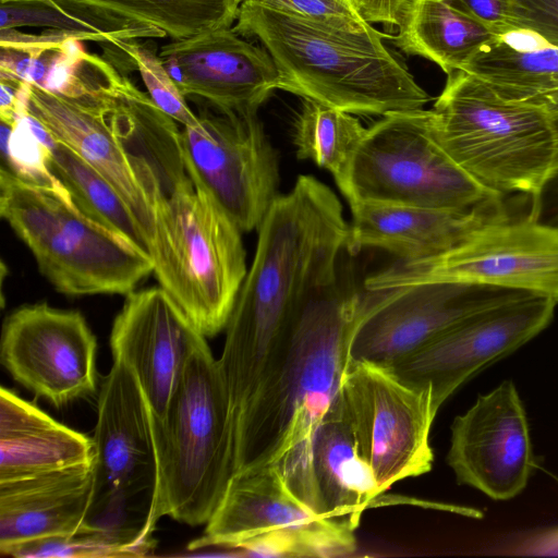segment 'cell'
<instances>
[{
	"label": "cell",
	"mask_w": 558,
	"mask_h": 558,
	"mask_svg": "<svg viewBox=\"0 0 558 558\" xmlns=\"http://www.w3.org/2000/svg\"><path fill=\"white\" fill-rule=\"evenodd\" d=\"M257 230L254 259L218 359L233 436L282 359L305 307L336 281L349 238L340 201L313 175H299L293 189L276 198Z\"/></svg>",
	"instance_id": "1"
},
{
	"label": "cell",
	"mask_w": 558,
	"mask_h": 558,
	"mask_svg": "<svg viewBox=\"0 0 558 558\" xmlns=\"http://www.w3.org/2000/svg\"><path fill=\"white\" fill-rule=\"evenodd\" d=\"M364 296V286L359 289L353 275L340 266L336 281L302 313L234 442L235 472L275 468L292 493L317 514L313 440L352 357Z\"/></svg>",
	"instance_id": "2"
},
{
	"label": "cell",
	"mask_w": 558,
	"mask_h": 558,
	"mask_svg": "<svg viewBox=\"0 0 558 558\" xmlns=\"http://www.w3.org/2000/svg\"><path fill=\"white\" fill-rule=\"evenodd\" d=\"M233 31L259 41L279 73V90L351 114L422 109L430 99L371 27L352 33L247 0Z\"/></svg>",
	"instance_id": "3"
},
{
	"label": "cell",
	"mask_w": 558,
	"mask_h": 558,
	"mask_svg": "<svg viewBox=\"0 0 558 558\" xmlns=\"http://www.w3.org/2000/svg\"><path fill=\"white\" fill-rule=\"evenodd\" d=\"M158 462L151 523L168 515L206 524L235 473L230 400L204 340L192 353L161 418L150 413Z\"/></svg>",
	"instance_id": "4"
},
{
	"label": "cell",
	"mask_w": 558,
	"mask_h": 558,
	"mask_svg": "<svg viewBox=\"0 0 558 558\" xmlns=\"http://www.w3.org/2000/svg\"><path fill=\"white\" fill-rule=\"evenodd\" d=\"M430 112L444 151L487 191L533 197L558 167V126L465 71L447 75Z\"/></svg>",
	"instance_id": "5"
},
{
	"label": "cell",
	"mask_w": 558,
	"mask_h": 558,
	"mask_svg": "<svg viewBox=\"0 0 558 558\" xmlns=\"http://www.w3.org/2000/svg\"><path fill=\"white\" fill-rule=\"evenodd\" d=\"M147 252L159 286L204 337L227 326L246 276L242 231L191 175L151 196Z\"/></svg>",
	"instance_id": "6"
},
{
	"label": "cell",
	"mask_w": 558,
	"mask_h": 558,
	"mask_svg": "<svg viewBox=\"0 0 558 558\" xmlns=\"http://www.w3.org/2000/svg\"><path fill=\"white\" fill-rule=\"evenodd\" d=\"M0 215L60 293L128 294L153 274L146 250L73 202L0 167Z\"/></svg>",
	"instance_id": "7"
},
{
	"label": "cell",
	"mask_w": 558,
	"mask_h": 558,
	"mask_svg": "<svg viewBox=\"0 0 558 558\" xmlns=\"http://www.w3.org/2000/svg\"><path fill=\"white\" fill-rule=\"evenodd\" d=\"M94 430V495L86 523L134 557L156 546L151 515L158 462L150 410L133 374L120 362L101 383Z\"/></svg>",
	"instance_id": "8"
},
{
	"label": "cell",
	"mask_w": 558,
	"mask_h": 558,
	"mask_svg": "<svg viewBox=\"0 0 558 558\" xmlns=\"http://www.w3.org/2000/svg\"><path fill=\"white\" fill-rule=\"evenodd\" d=\"M497 197L444 151L425 109L383 116L366 129L351 169L353 202L469 209Z\"/></svg>",
	"instance_id": "9"
},
{
	"label": "cell",
	"mask_w": 558,
	"mask_h": 558,
	"mask_svg": "<svg viewBox=\"0 0 558 558\" xmlns=\"http://www.w3.org/2000/svg\"><path fill=\"white\" fill-rule=\"evenodd\" d=\"M205 525L190 550L218 546L242 556L339 557L356 549V529L317 514L272 466L235 472Z\"/></svg>",
	"instance_id": "10"
},
{
	"label": "cell",
	"mask_w": 558,
	"mask_h": 558,
	"mask_svg": "<svg viewBox=\"0 0 558 558\" xmlns=\"http://www.w3.org/2000/svg\"><path fill=\"white\" fill-rule=\"evenodd\" d=\"M340 391L357 453L381 493L432 470L429 434L438 410L430 386L409 383L387 364L351 357Z\"/></svg>",
	"instance_id": "11"
},
{
	"label": "cell",
	"mask_w": 558,
	"mask_h": 558,
	"mask_svg": "<svg viewBox=\"0 0 558 558\" xmlns=\"http://www.w3.org/2000/svg\"><path fill=\"white\" fill-rule=\"evenodd\" d=\"M430 281L485 284L558 304V229L511 216L489 222L440 256L395 264L368 276L367 290Z\"/></svg>",
	"instance_id": "12"
},
{
	"label": "cell",
	"mask_w": 558,
	"mask_h": 558,
	"mask_svg": "<svg viewBox=\"0 0 558 558\" xmlns=\"http://www.w3.org/2000/svg\"><path fill=\"white\" fill-rule=\"evenodd\" d=\"M183 126L181 145L191 178L242 232L258 229L279 196V160L257 112L213 111Z\"/></svg>",
	"instance_id": "13"
},
{
	"label": "cell",
	"mask_w": 558,
	"mask_h": 558,
	"mask_svg": "<svg viewBox=\"0 0 558 558\" xmlns=\"http://www.w3.org/2000/svg\"><path fill=\"white\" fill-rule=\"evenodd\" d=\"M525 295L531 294L458 281L365 289L351 355L390 365L466 318Z\"/></svg>",
	"instance_id": "14"
},
{
	"label": "cell",
	"mask_w": 558,
	"mask_h": 558,
	"mask_svg": "<svg viewBox=\"0 0 558 558\" xmlns=\"http://www.w3.org/2000/svg\"><path fill=\"white\" fill-rule=\"evenodd\" d=\"M97 341L77 311L24 305L4 320L0 360L14 380L56 408L97 387Z\"/></svg>",
	"instance_id": "15"
},
{
	"label": "cell",
	"mask_w": 558,
	"mask_h": 558,
	"mask_svg": "<svg viewBox=\"0 0 558 558\" xmlns=\"http://www.w3.org/2000/svg\"><path fill=\"white\" fill-rule=\"evenodd\" d=\"M557 303L525 295L480 312L389 366L404 380L430 386L437 410L463 384L532 340Z\"/></svg>",
	"instance_id": "16"
},
{
	"label": "cell",
	"mask_w": 558,
	"mask_h": 558,
	"mask_svg": "<svg viewBox=\"0 0 558 558\" xmlns=\"http://www.w3.org/2000/svg\"><path fill=\"white\" fill-rule=\"evenodd\" d=\"M447 463L461 485L508 500L526 486L534 460L527 417L514 384L478 396L450 427Z\"/></svg>",
	"instance_id": "17"
},
{
	"label": "cell",
	"mask_w": 558,
	"mask_h": 558,
	"mask_svg": "<svg viewBox=\"0 0 558 558\" xmlns=\"http://www.w3.org/2000/svg\"><path fill=\"white\" fill-rule=\"evenodd\" d=\"M206 339L160 287L125 295L116 316L110 348L113 361L135 377L156 418H161L195 349Z\"/></svg>",
	"instance_id": "18"
},
{
	"label": "cell",
	"mask_w": 558,
	"mask_h": 558,
	"mask_svg": "<svg viewBox=\"0 0 558 558\" xmlns=\"http://www.w3.org/2000/svg\"><path fill=\"white\" fill-rule=\"evenodd\" d=\"M159 57L185 98H201L221 111L257 112L279 86L270 54L232 27L172 40Z\"/></svg>",
	"instance_id": "19"
},
{
	"label": "cell",
	"mask_w": 558,
	"mask_h": 558,
	"mask_svg": "<svg viewBox=\"0 0 558 558\" xmlns=\"http://www.w3.org/2000/svg\"><path fill=\"white\" fill-rule=\"evenodd\" d=\"M347 252L379 248L401 262L440 256L465 242L483 226L510 217L505 197L469 209H439L400 204L350 203Z\"/></svg>",
	"instance_id": "20"
},
{
	"label": "cell",
	"mask_w": 558,
	"mask_h": 558,
	"mask_svg": "<svg viewBox=\"0 0 558 558\" xmlns=\"http://www.w3.org/2000/svg\"><path fill=\"white\" fill-rule=\"evenodd\" d=\"M27 110L118 191L142 226L148 246L153 207L134 161L108 121L107 77L94 95L83 99L68 98L28 83Z\"/></svg>",
	"instance_id": "21"
},
{
	"label": "cell",
	"mask_w": 558,
	"mask_h": 558,
	"mask_svg": "<svg viewBox=\"0 0 558 558\" xmlns=\"http://www.w3.org/2000/svg\"><path fill=\"white\" fill-rule=\"evenodd\" d=\"M93 462L0 483V553L84 527L94 495Z\"/></svg>",
	"instance_id": "22"
},
{
	"label": "cell",
	"mask_w": 558,
	"mask_h": 558,
	"mask_svg": "<svg viewBox=\"0 0 558 558\" xmlns=\"http://www.w3.org/2000/svg\"><path fill=\"white\" fill-rule=\"evenodd\" d=\"M107 34L112 43L137 38L180 40L234 25L238 0H52Z\"/></svg>",
	"instance_id": "23"
},
{
	"label": "cell",
	"mask_w": 558,
	"mask_h": 558,
	"mask_svg": "<svg viewBox=\"0 0 558 558\" xmlns=\"http://www.w3.org/2000/svg\"><path fill=\"white\" fill-rule=\"evenodd\" d=\"M94 461V441L0 389V483Z\"/></svg>",
	"instance_id": "24"
},
{
	"label": "cell",
	"mask_w": 558,
	"mask_h": 558,
	"mask_svg": "<svg viewBox=\"0 0 558 558\" xmlns=\"http://www.w3.org/2000/svg\"><path fill=\"white\" fill-rule=\"evenodd\" d=\"M312 473L322 517L356 529L364 510L379 505L383 493L357 453L340 390L315 433Z\"/></svg>",
	"instance_id": "25"
},
{
	"label": "cell",
	"mask_w": 558,
	"mask_h": 558,
	"mask_svg": "<svg viewBox=\"0 0 558 558\" xmlns=\"http://www.w3.org/2000/svg\"><path fill=\"white\" fill-rule=\"evenodd\" d=\"M502 99L558 120V47L513 29L495 36L463 70Z\"/></svg>",
	"instance_id": "26"
},
{
	"label": "cell",
	"mask_w": 558,
	"mask_h": 558,
	"mask_svg": "<svg viewBox=\"0 0 558 558\" xmlns=\"http://www.w3.org/2000/svg\"><path fill=\"white\" fill-rule=\"evenodd\" d=\"M392 37L409 56L427 59L447 75L460 71L496 35L450 0H413Z\"/></svg>",
	"instance_id": "27"
},
{
	"label": "cell",
	"mask_w": 558,
	"mask_h": 558,
	"mask_svg": "<svg viewBox=\"0 0 558 558\" xmlns=\"http://www.w3.org/2000/svg\"><path fill=\"white\" fill-rule=\"evenodd\" d=\"M366 129L351 113L303 99L293 129L299 159L327 169L347 199L351 196V169Z\"/></svg>",
	"instance_id": "28"
},
{
	"label": "cell",
	"mask_w": 558,
	"mask_h": 558,
	"mask_svg": "<svg viewBox=\"0 0 558 558\" xmlns=\"http://www.w3.org/2000/svg\"><path fill=\"white\" fill-rule=\"evenodd\" d=\"M50 168L70 192L74 204L99 223L125 235L147 251V238L118 191L73 149L54 140Z\"/></svg>",
	"instance_id": "29"
},
{
	"label": "cell",
	"mask_w": 558,
	"mask_h": 558,
	"mask_svg": "<svg viewBox=\"0 0 558 558\" xmlns=\"http://www.w3.org/2000/svg\"><path fill=\"white\" fill-rule=\"evenodd\" d=\"M0 122L1 168L29 184L73 202L68 189L50 168L52 134L29 113L14 124Z\"/></svg>",
	"instance_id": "30"
},
{
	"label": "cell",
	"mask_w": 558,
	"mask_h": 558,
	"mask_svg": "<svg viewBox=\"0 0 558 558\" xmlns=\"http://www.w3.org/2000/svg\"><path fill=\"white\" fill-rule=\"evenodd\" d=\"M110 44L131 58L148 95L162 111L183 126L195 125L198 122V117L187 106L185 97L159 54L136 40L116 39Z\"/></svg>",
	"instance_id": "31"
},
{
	"label": "cell",
	"mask_w": 558,
	"mask_h": 558,
	"mask_svg": "<svg viewBox=\"0 0 558 558\" xmlns=\"http://www.w3.org/2000/svg\"><path fill=\"white\" fill-rule=\"evenodd\" d=\"M17 558H108L134 555L106 532L84 525L68 536H51L14 545L2 553Z\"/></svg>",
	"instance_id": "32"
},
{
	"label": "cell",
	"mask_w": 558,
	"mask_h": 558,
	"mask_svg": "<svg viewBox=\"0 0 558 558\" xmlns=\"http://www.w3.org/2000/svg\"><path fill=\"white\" fill-rule=\"evenodd\" d=\"M0 29L34 26L60 31L100 32L65 12L52 0H0Z\"/></svg>",
	"instance_id": "33"
},
{
	"label": "cell",
	"mask_w": 558,
	"mask_h": 558,
	"mask_svg": "<svg viewBox=\"0 0 558 558\" xmlns=\"http://www.w3.org/2000/svg\"><path fill=\"white\" fill-rule=\"evenodd\" d=\"M264 7L352 33L372 27L351 0H251Z\"/></svg>",
	"instance_id": "34"
},
{
	"label": "cell",
	"mask_w": 558,
	"mask_h": 558,
	"mask_svg": "<svg viewBox=\"0 0 558 558\" xmlns=\"http://www.w3.org/2000/svg\"><path fill=\"white\" fill-rule=\"evenodd\" d=\"M511 31L532 32L558 47V0H511Z\"/></svg>",
	"instance_id": "35"
},
{
	"label": "cell",
	"mask_w": 558,
	"mask_h": 558,
	"mask_svg": "<svg viewBox=\"0 0 558 558\" xmlns=\"http://www.w3.org/2000/svg\"><path fill=\"white\" fill-rule=\"evenodd\" d=\"M495 35L511 31V0H450Z\"/></svg>",
	"instance_id": "36"
},
{
	"label": "cell",
	"mask_w": 558,
	"mask_h": 558,
	"mask_svg": "<svg viewBox=\"0 0 558 558\" xmlns=\"http://www.w3.org/2000/svg\"><path fill=\"white\" fill-rule=\"evenodd\" d=\"M362 17L372 23L399 26L413 0H351Z\"/></svg>",
	"instance_id": "37"
},
{
	"label": "cell",
	"mask_w": 558,
	"mask_h": 558,
	"mask_svg": "<svg viewBox=\"0 0 558 558\" xmlns=\"http://www.w3.org/2000/svg\"><path fill=\"white\" fill-rule=\"evenodd\" d=\"M558 126V120H556ZM527 218L558 229V167L542 189L531 197Z\"/></svg>",
	"instance_id": "38"
},
{
	"label": "cell",
	"mask_w": 558,
	"mask_h": 558,
	"mask_svg": "<svg viewBox=\"0 0 558 558\" xmlns=\"http://www.w3.org/2000/svg\"><path fill=\"white\" fill-rule=\"evenodd\" d=\"M517 550L523 555L558 556V526L531 535Z\"/></svg>",
	"instance_id": "39"
},
{
	"label": "cell",
	"mask_w": 558,
	"mask_h": 558,
	"mask_svg": "<svg viewBox=\"0 0 558 558\" xmlns=\"http://www.w3.org/2000/svg\"><path fill=\"white\" fill-rule=\"evenodd\" d=\"M244 1H247V0H238V2H239L240 4H241L242 2H244Z\"/></svg>",
	"instance_id": "40"
}]
</instances>
